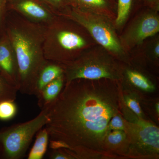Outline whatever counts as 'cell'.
<instances>
[{
	"mask_svg": "<svg viewBox=\"0 0 159 159\" xmlns=\"http://www.w3.org/2000/svg\"><path fill=\"white\" fill-rule=\"evenodd\" d=\"M45 108L49 140L64 142L76 159H111L104 141L109 122L121 112L119 82L74 80Z\"/></svg>",
	"mask_w": 159,
	"mask_h": 159,
	"instance_id": "obj_1",
	"label": "cell"
},
{
	"mask_svg": "<svg viewBox=\"0 0 159 159\" xmlns=\"http://www.w3.org/2000/svg\"><path fill=\"white\" fill-rule=\"evenodd\" d=\"M25 21L14 24L9 29L8 37L16 57L19 74V91L35 95L38 76L48 60L44 55L45 28Z\"/></svg>",
	"mask_w": 159,
	"mask_h": 159,
	"instance_id": "obj_2",
	"label": "cell"
},
{
	"mask_svg": "<svg viewBox=\"0 0 159 159\" xmlns=\"http://www.w3.org/2000/svg\"><path fill=\"white\" fill-rule=\"evenodd\" d=\"M62 65L65 84L80 79H107L119 82L122 79L124 68L112 55L97 51L83 54L73 61Z\"/></svg>",
	"mask_w": 159,
	"mask_h": 159,
	"instance_id": "obj_3",
	"label": "cell"
},
{
	"mask_svg": "<svg viewBox=\"0 0 159 159\" xmlns=\"http://www.w3.org/2000/svg\"><path fill=\"white\" fill-rule=\"evenodd\" d=\"M63 14L86 29L111 55L128 63L122 43L111 22L101 12L71 7Z\"/></svg>",
	"mask_w": 159,
	"mask_h": 159,
	"instance_id": "obj_4",
	"label": "cell"
},
{
	"mask_svg": "<svg viewBox=\"0 0 159 159\" xmlns=\"http://www.w3.org/2000/svg\"><path fill=\"white\" fill-rule=\"evenodd\" d=\"M34 119L0 129V159H20L26 155L32 139L49 121L47 108Z\"/></svg>",
	"mask_w": 159,
	"mask_h": 159,
	"instance_id": "obj_5",
	"label": "cell"
},
{
	"mask_svg": "<svg viewBox=\"0 0 159 159\" xmlns=\"http://www.w3.org/2000/svg\"><path fill=\"white\" fill-rule=\"evenodd\" d=\"M125 125L129 141L126 159H158L159 128L157 123L135 115L128 122L125 119Z\"/></svg>",
	"mask_w": 159,
	"mask_h": 159,
	"instance_id": "obj_6",
	"label": "cell"
},
{
	"mask_svg": "<svg viewBox=\"0 0 159 159\" xmlns=\"http://www.w3.org/2000/svg\"><path fill=\"white\" fill-rule=\"evenodd\" d=\"M86 44L81 35L61 28L54 21L45 28L43 49L47 60L62 64L71 62L70 53L82 49Z\"/></svg>",
	"mask_w": 159,
	"mask_h": 159,
	"instance_id": "obj_7",
	"label": "cell"
},
{
	"mask_svg": "<svg viewBox=\"0 0 159 159\" xmlns=\"http://www.w3.org/2000/svg\"><path fill=\"white\" fill-rule=\"evenodd\" d=\"M159 31V19L156 13H148L134 23L123 36L122 44L129 47L140 44Z\"/></svg>",
	"mask_w": 159,
	"mask_h": 159,
	"instance_id": "obj_8",
	"label": "cell"
},
{
	"mask_svg": "<svg viewBox=\"0 0 159 159\" xmlns=\"http://www.w3.org/2000/svg\"><path fill=\"white\" fill-rule=\"evenodd\" d=\"M119 82L122 89L135 92L143 98L157 91L156 83L151 77L143 71L131 67H124L122 79Z\"/></svg>",
	"mask_w": 159,
	"mask_h": 159,
	"instance_id": "obj_9",
	"label": "cell"
},
{
	"mask_svg": "<svg viewBox=\"0 0 159 159\" xmlns=\"http://www.w3.org/2000/svg\"><path fill=\"white\" fill-rule=\"evenodd\" d=\"M11 8L30 22L48 25L54 21V15L39 0H11Z\"/></svg>",
	"mask_w": 159,
	"mask_h": 159,
	"instance_id": "obj_10",
	"label": "cell"
},
{
	"mask_svg": "<svg viewBox=\"0 0 159 159\" xmlns=\"http://www.w3.org/2000/svg\"><path fill=\"white\" fill-rule=\"evenodd\" d=\"M0 75L19 91V74L17 60L8 36L0 40Z\"/></svg>",
	"mask_w": 159,
	"mask_h": 159,
	"instance_id": "obj_11",
	"label": "cell"
},
{
	"mask_svg": "<svg viewBox=\"0 0 159 159\" xmlns=\"http://www.w3.org/2000/svg\"><path fill=\"white\" fill-rule=\"evenodd\" d=\"M104 146L111 159H126L129 141L125 131H111L106 136Z\"/></svg>",
	"mask_w": 159,
	"mask_h": 159,
	"instance_id": "obj_12",
	"label": "cell"
},
{
	"mask_svg": "<svg viewBox=\"0 0 159 159\" xmlns=\"http://www.w3.org/2000/svg\"><path fill=\"white\" fill-rule=\"evenodd\" d=\"M64 75V69L61 64L48 61L38 76L35 96L37 97L47 84Z\"/></svg>",
	"mask_w": 159,
	"mask_h": 159,
	"instance_id": "obj_13",
	"label": "cell"
},
{
	"mask_svg": "<svg viewBox=\"0 0 159 159\" xmlns=\"http://www.w3.org/2000/svg\"><path fill=\"white\" fill-rule=\"evenodd\" d=\"M64 75L58 77L47 84L37 96L38 105L41 109L44 108L54 102L60 94L64 86Z\"/></svg>",
	"mask_w": 159,
	"mask_h": 159,
	"instance_id": "obj_14",
	"label": "cell"
},
{
	"mask_svg": "<svg viewBox=\"0 0 159 159\" xmlns=\"http://www.w3.org/2000/svg\"><path fill=\"white\" fill-rule=\"evenodd\" d=\"M119 85V98L120 102L138 116L146 119V115L141 105L143 97L134 92L122 89Z\"/></svg>",
	"mask_w": 159,
	"mask_h": 159,
	"instance_id": "obj_15",
	"label": "cell"
},
{
	"mask_svg": "<svg viewBox=\"0 0 159 159\" xmlns=\"http://www.w3.org/2000/svg\"><path fill=\"white\" fill-rule=\"evenodd\" d=\"M36 135L34 144L28 155V159H43L47 152L50 139L47 129H41Z\"/></svg>",
	"mask_w": 159,
	"mask_h": 159,
	"instance_id": "obj_16",
	"label": "cell"
},
{
	"mask_svg": "<svg viewBox=\"0 0 159 159\" xmlns=\"http://www.w3.org/2000/svg\"><path fill=\"white\" fill-rule=\"evenodd\" d=\"M67 2L74 8L99 12L107 9L110 6L108 0H67Z\"/></svg>",
	"mask_w": 159,
	"mask_h": 159,
	"instance_id": "obj_17",
	"label": "cell"
},
{
	"mask_svg": "<svg viewBox=\"0 0 159 159\" xmlns=\"http://www.w3.org/2000/svg\"><path fill=\"white\" fill-rule=\"evenodd\" d=\"M134 0H117V14L116 25L121 26L125 22L133 4Z\"/></svg>",
	"mask_w": 159,
	"mask_h": 159,
	"instance_id": "obj_18",
	"label": "cell"
},
{
	"mask_svg": "<svg viewBox=\"0 0 159 159\" xmlns=\"http://www.w3.org/2000/svg\"><path fill=\"white\" fill-rule=\"evenodd\" d=\"M18 91L0 75V102L6 100L15 101Z\"/></svg>",
	"mask_w": 159,
	"mask_h": 159,
	"instance_id": "obj_19",
	"label": "cell"
},
{
	"mask_svg": "<svg viewBox=\"0 0 159 159\" xmlns=\"http://www.w3.org/2000/svg\"><path fill=\"white\" fill-rule=\"evenodd\" d=\"M17 112V107L15 101L4 100L0 102V120L8 121L14 118Z\"/></svg>",
	"mask_w": 159,
	"mask_h": 159,
	"instance_id": "obj_20",
	"label": "cell"
},
{
	"mask_svg": "<svg viewBox=\"0 0 159 159\" xmlns=\"http://www.w3.org/2000/svg\"><path fill=\"white\" fill-rule=\"evenodd\" d=\"M147 97L142 98L141 105L154 119V122L159 123V100L158 98H148Z\"/></svg>",
	"mask_w": 159,
	"mask_h": 159,
	"instance_id": "obj_21",
	"label": "cell"
},
{
	"mask_svg": "<svg viewBox=\"0 0 159 159\" xmlns=\"http://www.w3.org/2000/svg\"><path fill=\"white\" fill-rule=\"evenodd\" d=\"M125 119L121 112L112 117L108 124L109 131L115 130H124L125 129Z\"/></svg>",
	"mask_w": 159,
	"mask_h": 159,
	"instance_id": "obj_22",
	"label": "cell"
},
{
	"mask_svg": "<svg viewBox=\"0 0 159 159\" xmlns=\"http://www.w3.org/2000/svg\"><path fill=\"white\" fill-rule=\"evenodd\" d=\"M51 159H76L73 152L67 148L52 149L49 153Z\"/></svg>",
	"mask_w": 159,
	"mask_h": 159,
	"instance_id": "obj_23",
	"label": "cell"
},
{
	"mask_svg": "<svg viewBox=\"0 0 159 159\" xmlns=\"http://www.w3.org/2000/svg\"><path fill=\"white\" fill-rule=\"evenodd\" d=\"M44 2L47 3L54 8H59L67 3V0H43Z\"/></svg>",
	"mask_w": 159,
	"mask_h": 159,
	"instance_id": "obj_24",
	"label": "cell"
},
{
	"mask_svg": "<svg viewBox=\"0 0 159 159\" xmlns=\"http://www.w3.org/2000/svg\"><path fill=\"white\" fill-rule=\"evenodd\" d=\"M9 0H0V25Z\"/></svg>",
	"mask_w": 159,
	"mask_h": 159,
	"instance_id": "obj_25",
	"label": "cell"
},
{
	"mask_svg": "<svg viewBox=\"0 0 159 159\" xmlns=\"http://www.w3.org/2000/svg\"><path fill=\"white\" fill-rule=\"evenodd\" d=\"M153 55L156 59H158L159 57V44L158 43H157L154 47Z\"/></svg>",
	"mask_w": 159,
	"mask_h": 159,
	"instance_id": "obj_26",
	"label": "cell"
},
{
	"mask_svg": "<svg viewBox=\"0 0 159 159\" xmlns=\"http://www.w3.org/2000/svg\"><path fill=\"white\" fill-rule=\"evenodd\" d=\"M144 1L151 6H157L159 4V0H144Z\"/></svg>",
	"mask_w": 159,
	"mask_h": 159,
	"instance_id": "obj_27",
	"label": "cell"
},
{
	"mask_svg": "<svg viewBox=\"0 0 159 159\" xmlns=\"http://www.w3.org/2000/svg\"><path fill=\"white\" fill-rule=\"evenodd\" d=\"M1 147H0V156H1Z\"/></svg>",
	"mask_w": 159,
	"mask_h": 159,
	"instance_id": "obj_28",
	"label": "cell"
}]
</instances>
